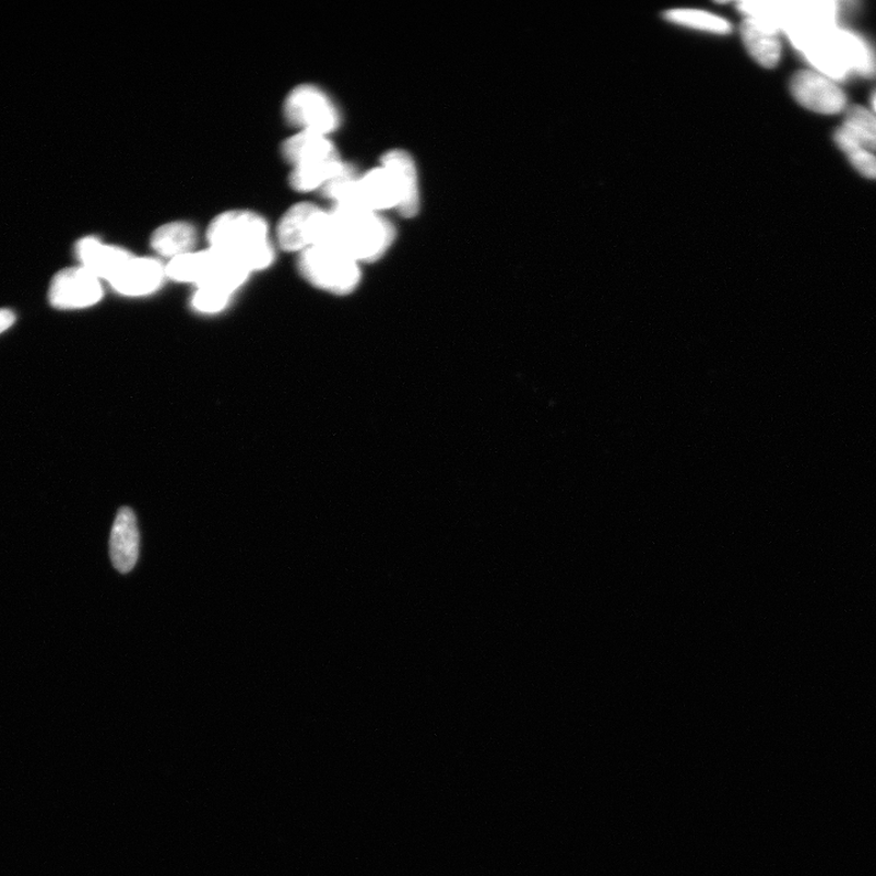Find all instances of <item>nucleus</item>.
<instances>
[{
	"mask_svg": "<svg viewBox=\"0 0 876 876\" xmlns=\"http://www.w3.org/2000/svg\"><path fill=\"white\" fill-rule=\"evenodd\" d=\"M396 237L392 224L380 213L366 210L333 206L322 239L323 245L348 256L356 262H376L389 251Z\"/></svg>",
	"mask_w": 876,
	"mask_h": 876,
	"instance_id": "obj_1",
	"label": "nucleus"
},
{
	"mask_svg": "<svg viewBox=\"0 0 876 876\" xmlns=\"http://www.w3.org/2000/svg\"><path fill=\"white\" fill-rule=\"evenodd\" d=\"M270 223L251 210H228L211 221L209 248L227 253L250 273L265 270L274 261Z\"/></svg>",
	"mask_w": 876,
	"mask_h": 876,
	"instance_id": "obj_2",
	"label": "nucleus"
},
{
	"mask_svg": "<svg viewBox=\"0 0 876 876\" xmlns=\"http://www.w3.org/2000/svg\"><path fill=\"white\" fill-rule=\"evenodd\" d=\"M166 275L178 283L217 288L232 295L247 282L250 272L229 254L209 248L168 261Z\"/></svg>",
	"mask_w": 876,
	"mask_h": 876,
	"instance_id": "obj_3",
	"label": "nucleus"
},
{
	"mask_svg": "<svg viewBox=\"0 0 876 876\" xmlns=\"http://www.w3.org/2000/svg\"><path fill=\"white\" fill-rule=\"evenodd\" d=\"M805 49L809 61L831 79L845 78L850 71L869 74L875 70L867 45L848 31L832 27Z\"/></svg>",
	"mask_w": 876,
	"mask_h": 876,
	"instance_id": "obj_4",
	"label": "nucleus"
},
{
	"mask_svg": "<svg viewBox=\"0 0 876 876\" xmlns=\"http://www.w3.org/2000/svg\"><path fill=\"white\" fill-rule=\"evenodd\" d=\"M297 263L305 280L327 293L352 294L357 291L362 281L358 262L323 245H316L298 253Z\"/></svg>",
	"mask_w": 876,
	"mask_h": 876,
	"instance_id": "obj_5",
	"label": "nucleus"
},
{
	"mask_svg": "<svg viewBox=\"0 0 876 876\" xmlns=\"http://www.w3.org/2000/svg\"><path fill=\"white\" fill-rule=\"evenodd\" d=\"M285 120L298 131L329 137L340 127L341 115L330 96L315 84H300L286 95Z\"/></svg>",
	"mask_w": 876,
	"mask_h": 876,
	"instance_id": "obj_6",
	"label": "nucleus"
},
{
	"mask_svg": "<svg viewBox=\"0 0 876 876\" xmlns=\"http://www.w3.org/2000/svg\"><path fill=\"white\" fill-rule=\"evenodd\" d=\"M328 210L312 204L298 202L284 212L276 224V240L286 252L300 253L316 247L322 239Z\"/></svg>",
	"mask_w": 876,
	"mask_h": 876,
	"instance_id": "obj_7",
	"label": "nucleus"
},
{
	"mask_svg": "<svg viewBox=\"0 0 876 876\" xmlns=\"http://www.w3.org/2000/svg\"><path fill=\"white\" fill-rule=\"evenodd\" d=\"M103 294L99 277L81 265L55 276L49 288V301L52 307L66 311L94 306L102 300Z\"/></svg>",
	"mask_w": 876,
	"mask_h": 876,
	"instance_id": "obj_8",
	"label": "nucleus"
},
{
	"mask_svg": "<svg viewBox=\"0 0 876 876\" xmlns=\"http://www.w3.org/2000/svg\"><path fill=\"white\" fill-rule=\"evenodd\" d=\"M790 92L804 108L826 115L841 113L847 106V95L825 74L800 71L790 81Z\"/></svg>",
	"mask_w": 876,
	"mask_h": 876,
	"instance_id": "obj_9",
	"label": "nucleus"
},
{
	"mask_svg": "<svg viewBox=\"0 0 876 876\" xmlns=\"http://www.w3.org/2000/svg\"><path fill=\"white\" fill-rule=\"evenodd\" d=\"M741 35L749 56L765 69H773L782 58L779 28L772 19L750 14L743 20Z\"/></svg>",
	"mask_w": 876,
	"mask_h": 876,
	"instance_id": "obj_10",
	"label": "nucleus"
},
{
	"mask_svg": "<svg viewBox=\"0 0 876 876\" xmlns=\"http://www.w3.org/2000/svg\"><path fill=\"white\" fill-rule=\"evenodd\" d=\"M166 277V264L162 261L133 254L110 285L116 293L125 296H146L157 292Z\"/></svg>",
	"mask_w": 876,
	"mask_h": 876,
	"instance_id": "obj_11",
	"label": "nucleus"
},
{
	"mask_svg": "<svg viewBox=\"0 0 876 876\" xmlns=\"http://www.w3.org/2000/svg\"><path fill=\"white\" fill-rule=\"evenodd\" d=\"M78 258L83 269L88 270L99 280L110 283L123 267L133 258V253L116 245L105 244L96 237H85L78 242Z\"/></svg>",
	"mask_w": 876,
	"mask_h": 876,
	"instance_id": "obj_12",
	"label": "nucleus"
},
{
	"mask_svg": "<svg viewBox=\"0 0 876 876\" xmlns=\"http://www.w3.org/2000/svg\"><path fill=\"white\" fill-rule=\"evenodd\" d=\"M141 536L137 518L131 508L123 507L117 512L110 536V558L114 568L128 573L134 569L139 558Z\"/></svg>",
	"mask_w": 876,
	"mask_h": 876,
	"instance_id": "obj_13",
	"label": "nucleus"
},
{
	"mask_svg": "<svg viewBox=\"0 0 876 876\" xmlns=\"http://www.w3.org/2000/svg\"><path fill=\"white\" fill-rule=\"evenodd\" d=\"M282 154L292 168L313 165L339 157V153L330 138L312 132L298 131L285 139Z\"/></svg>",
	"mask_w": 876,
	"mask_h": 876,
	"instance_id": "obj_14",
	"label": "nucleus"
},
{
	"mask_svg": "<svg viewBox=\"0 0 876 876\" xmlns=\"http://www.w3.org/2000/svg\"><path fill=\"white\" fill-rule=\"evenodd\" d=\"M381 165L389 167L396 175L403 192L400 215L413 217L421 205L418 170L413 157L404 151H391L381 157Z\"/></svg>",
	"mask_w": 876,
	"mask_h": 876,
	"instance_id": "obj_15",
	"label": "nucleus"
},
{
	"mask_svg": "<svg viewBox=\"0 0 876 876\" xmlns=\"http://www.w3.org/2000/svg\"><path fill=\"white\" fill-rule=\"evenodd\" d=\"M197 244L198 230L187 221L164 223L155 229L151 238L152 249L169 261L196 251Z\"/></svg>",
	"mask_w": 876,
	"mask_h": 876,
	"instance_id": "obj_16",
	"label": "nucleus"
},
{
	"mask_svg": "<svg viewBox=\"0 0 876 876\" xmlns=\"http://www.w3.org/2000/svg\"><path fill=\"white\" fill-rule=\"evenodd\" d=\"M341 157L327 162L293 168L288 184L298 192L322 191L331 181L343 176L350 169Z\"/></svg>",
	"mask_w": 876,
	"mask_h": 876,
	"instance_id": "obj_17",
	"label": "nucleus"
},
{
	"mask_svg": "<svg viewBox=\"0 0 876 876\" xmlns=\"http://www.w3.org/2000/svg\"><path fill=\"white\" fill-rule=\"evenodd\" d=\"M671 24L682 27L708 32V34L725 36L732 34L733 26L729 20L699 9H671L664 14Z\"/></svg>",
	"mask_w": 876,
	"mask_h": 876,
	"instance_id": "obj_18",
	"label": "nucleus"
},
{
	"mask_svg": "<svg viewBox=\"0 0 876 876\" xmlns=\"http://www.w3.org/2000/svg\"><path fill=\"white\" fill-rule=\"evenodd\" d=\"M843 127L857 139L861 145L876 151V117L862 106H853L848 111Z\"/></svg>",
	"mask_w": 876,
	"mask_h": 876,
	"instance_id": "obj_19",
	"label": "nucleus"
},
{
	"mask_svg": "<svg viewBox=\"0 0 876 876\" xmlns=\"http://www.w3.org/2000/svg\"><path fill=\"white\" fill-rule=\"evenodd\" d=\"M230 296V294L217 291V288L198 287L194 297H192V306L202 313H217L227 307Z\"/></svg>",
	"mask_w": 876,
	"mask_h": 876,
	"instance_id": "obj_20",
	"label": "nucleus"
},
{
	"mask_svg": "<svg viewBox=\"0 0 876 876\" xmlns=\"http://www.w3.org/2000/svg\"><path fill=\"white\" fill-rule=\"evenodd\" d=\"M851 164L859 170L861 175L867 178L876 179V156H874L867 149L856 147L848 153Z\"/></svg>",
	"mask_w": 876,
	"mask_h": 876,
	"instance_id": "obj_21",
	"label": "nucleus"
},
{
	"mask_svg": "<svg viewBox=\"0 0 876 876\" xmlns=\"http://www.w3.org/2000/svg\"><path fill=\"white\" fill-rule=\"evenodd\" d=\"M15 315L10 309H0V334L15 323Z\"/></svg>",
	"mask_w": 876,
	"mask_h": 876,
	"instance_id": "obj_22",
	"label": "nucleus"
},
{
	"mask_svg": "<svg viewBox=\"0 0 876 876\" xmlns=\"http://www.w3.org/2000/svg\"><path fill=\"white\" fill-rule=\"evenodd\" d=\"M873 106H874V109L876 111V95L874 96V99H873Z\"/></svg>",
	"mask_w": 876,
	"mask_h": 876,
	"instance_id": "obj_23",
	"label": "nucleus"
}]
</instances>
